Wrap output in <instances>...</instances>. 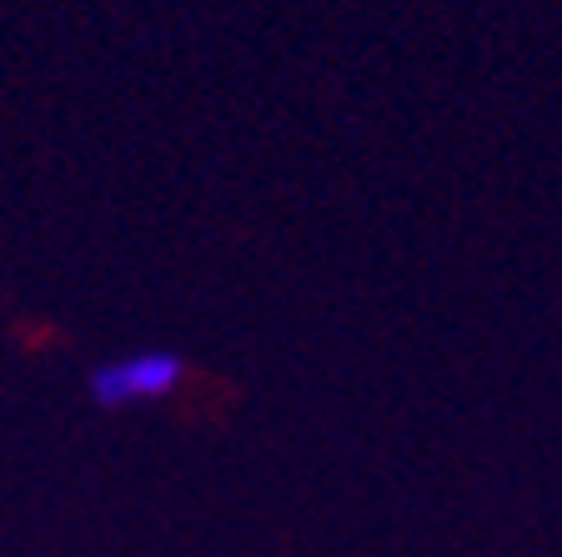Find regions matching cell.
I'll return each instance as SVG.
<instances>
[{
	"instance_id": "1",
	"label": "cell",
	"mask_w": 562,
	"mask_h": 557,
	"mask_svg": "<svg viewBox=\"0 0 562 557\" xmlns=\"http://www.w3.org/2000/svg\"><path fill=\"white\" fill-rule=\"evenodd\" d=\"M181 377H187L181 352H136V357H121V361H101V367H91V397H95V406L151 402V397L171 392Z\"/></svg>"
}]
</instances>
